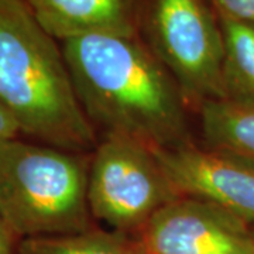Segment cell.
<instances>
[{
    "instance_id": "obj_2",
    "label": "cell",
    "mask_w": 254,
    "mask_h": 254,
    "mask_svg": "<svg viewBox=\"0 0 254 254\" xmlns=\"http://www.w3.org/2000/svg\"><path fill=\"white\" fill-rule=\"evenodd\" d=\"M0 102L23 134L86 154L98 134L82 109L63 53L26 0H0Z\"/></svg>"
},
{
    "instance_id": "obj_8",
    "label": "cell",
    "mask_w": 254,
    "mask_h": 254,
    "mask_svg": "<svg viewBox=\"0 0 254 254\" xmlns=\"http://www.w3.org/2000/svg\"><path fill=\"white\" fill-rule=\"evenodd\" d=\"M38 24L55 40L85 36L140 37L143 0H26Z\"/></svg>"
},
{
    "instance_id": "obj_11",
    "label": "cell",
    "mask_w": 254,
    "mask_h": 254,
    "mask_svg": "<svg viewBox=\"0 0 254 254\" xmlns=\"http://www.w3.org/2000/svg\"><path fill=\"white\" fill-rule=\"evenodd\" d=\"M17 254H145V249L137 235L95 227L78 235L23 239Z\"/></svg>"
},
{
    "instance_id": "obj_10",
    "label": "cell",
    "mask_w": 254,
    "mask_h": 254,
    "mask_svg": "<svg viewBox=\"0 0 254 254\" xmlns=\"http://www.w3.org/2000/svg\"><path fill=\"white\" fill-rule=\"evenodd\" d=\"M223 37V100L254 109V24L218 16Z\"/></svg>"
},
{
    "instance_id": "obj_13",
    "label": "cell",
    "mask_w": 254,
    "mask_h": 254,
    "mask_svg": "<svg viewBox=\"0 0 254 254\" xmlns=\"http://www.w3.org/2000/svg\"><path fill=\"white\" fill-rule=\"evenodd\" d=\"M20 134L17 123L7 108L0 102V143L10 138H16Z\"/></svg>"
},
{
    "instance_id": "obj_7",
    "label": "cell",
    "mask_w": 254,
    "mask_h": 254,
    "mask_svg": "<svg viewBox=\"0 0 254 254\" xmlns=\"http://www.w3.org/2000/svg\"><path fill=\"white\" fill-rule=\"evenodd\" d=\"M154 153L182 196L213 202L254 225L253 165L193 143Z\"/></svg>"
},
{
    "instance_id": "obj_4",
    "label": "cell",
    "mask_w": 254,
    "mask_h": 254,
    "mask_svg": "<svg viewBox=\"0 0 254 254\" xmlns=\"http://www.w3.org/2000/svg\"><path fill=\"white\" fill-rule=\"evenodd\" d=\"M141 33L187 103L223 100V37L208 0H143Z\"/></svg>"
},
{
    "instance_id": "obj_12",
    "label": "cell",
    "mask_w": 254,
    "mask_h": 254,
    "mask_svg": "<svg viewBox=\"0 0 254 254\" xmlns=\"http://www.w3.org/2000/svg\"><path fill=\"white\" fill-rule=\"evenodd\" d=\"M218 16L254 24V0H208Z\"/></svg>"
},
{
    "instance_id": "obj_14",
    "label": "cell",
    "mask_w": 254,
    "mask_h": 254,
    "mask_svg": "<svg viewBox=\"0 0 254 254\" xmlns=\"http://www.w3.org/2000/svg\"><path fill=\"white\" fill-rule=\"evenodd\" d=\"M18 239L0 212V254H17Z\"/></svg>"
},
{
    "instance_id": "obj_6",
    "label": "cell",
    "mask_w": 254,
    "mask_h": 254,
    "mask_svg": "<svg viewBox=\"0 0 254 254\" xmlns=\"http://www.w3.org/2000/svg\"><path fill=\"white\" fill-rule=\"evenodd\" d=\"M148 254H254L253 230L219 205L180 196L140 232Z\"/></svg>"
},
{
    "instance_id": "obj_3",
    "label": "cell",
    "mask_w": 254,
    "mask_h": 254,
    "mask_svg": "<svg viewBox=\"0 0 254 254\" xmlns=\"http://www.w3.org/2000/svg\"><path fill=\"white\" fill-rule=\"evenodd\" d=\"M89 161L17 137L0 143V212L18 242L96 227L86 198Z\"/></svg>"
},
{
    "instance_id": "obj_9",
    "label": "cell",
    "mask_w": 254,
    "mask_h": 254,
    "mask_svg": "<svg viewBox=\"0 0 254 254\" xmlns=\"http://www.w3.org/2000/svg\"><path fill=\"white\" fill-rule=\"evenodd\" d=\"M198 110L206 148L254 167V109L227 100H206Z\"/></svg>"
},
{
    "instance_id": "obj_1",
    "label": "cell",
    "mask_w": 254,
    "mask_h": 254,
    "mask_svg": "<svg viewBox=\"0 0 254 254\" xmlns=\"http://www.w3.org/2000/svg\"><path fill=\"white\" fill-rule=\"evenodd\" d=\"M81 106L93 128L151 150L192 143L187 100L140 37L85 36L63 41Z\"/></svg>"
},
{
    "instance_id": "obj_5",
    "label": "cell",
    "mask_w": 254,
    "mask_h": 254,
    "mask_svg": "<svg viewBox=\"0 0 254 254\" xmlns=\"http://www.w3.org/2000/svg\"><path fill=\"white\" fill-rule=\"evenodd\" d=\"M182 196L154 150L119 136L100 140L89 161L88 206L110 230L140 235L155 213Z\"/></svg>"
},
{
    "instance_id": "obj_15",
    "label": "cell",
    "mask_w": 254,
    "mask_h": 254,
    "mask_svg": "<svg viewBox=\"0 0 254 254\" xmlns=\"http://www.w3.org/2000/svg\"><path fill=\"white\" fill-rule=\"evenodd\" d=\"M253 245H254V230H253Z\"/></svg>"
},
{
    "instance_id": "obj_16",
    "label": "cell",
    "mask_w": 254,
    "mask_h": 254,
    "mask_svg": "<svg viewBox=\"0 0 254 254\" xmlns=\"http://www.w3.org/2000/svg\"><path fill=\"white\" fill-rule=\"evenodd\" d=\"M145 254H148V253H147V252H145Z\"/></svg>"
}]
</instances>
